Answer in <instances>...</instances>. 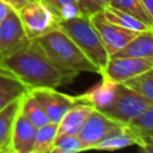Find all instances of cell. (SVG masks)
Here are the masks:
<instances>
[{
    "mask_svg": "<svg viewBox=\"0 0 153 153\" xmlns=\"http://www.w3.org/2000/svg\"><path fill=\"white\" fill-rule=\"evenodd\" d=\"M0 71L14 76L29 91L43 87L56 88L72 82L78 75L57 68L33 39L23 50L0 59Z\"/></svg>",
    "mask_w": 153,
    "mask_h": 153,
    "instance_id": "1",
    "label": "cell"
},
{
    "mask_svg": "<svg viewBox=\"0 0 153 153\" xmlns=\"http://www.w3.org/2000/svg\"><path fill=\"white\" fill-rule=\"evenodd\" d=\"M48 59L61 71L79 74L80 72L98 73V68L87 59L72 38L56 27L33 39Z\"/></svg>",
    "mask_w": 153,
    "mask_h": 153,
    "instance_id": "2",
    "label": "cell"
},
{
    "mask_svg": "<svg viewBox=\"0 0 153 153\" xmlns=\"http://www.w3.org/2000/svg\"><path fill=\"white\" fill-rule=\"evenodd\" d=\"M59 27L72 38L87 59L98 68V74H100L109 60V54L91 23L90 16L81 14L72 19L60 20Z\"/></svg>",
    "mask_w": 153,
    "mask_h": 153,
    "instance_id": "3",
    "label": "cell"
},
{
    "mask_svg": "<svg viewBox=\"0 0 153 153\" xmlns=\"http://www.w3.org/2000/svg\"><path fill=\"white\" fill-rule=\"evenodd\" d=\"M17 13L30 41L59 27V17L43 0L31 1Z\"/></svg>",
    "mask_w": 153,
    "mask_h": 153,
    "instance_id": "4",
    "label": "cell"
},
{
    "mask_svg": "<svg viewBox=\"0 0 153 153\" xmlns=\"http://www.w3.org/2000/svg\"><path fill=\"white\" fill-rule=\"evenodd\" d=\"M152 105L153 103L143 96L139 94L137 92L123 84H118L116 99L112 105L106 111H104V114L116 120L117 122L127 126Z\"/></svg>",
    "mask_w": 153,
    "mask_h": 153,
    "instance_id": "5",
    "label": "cell"
},
{
    "mask_svg": "<svg viewBox=\"0 0 153 153\" xmlns=\"http://www.w3.org/2000/svg\"><path fill=\"white\" fill-rule=\"evenodd\" d=\"M153 68V57L112 56L109 57L105 67L100 72L105 78L116 84H122Z\"/></svg>",
    "mask_w": 153,
    "mask_h": 153,
    "instance_id": "6",
    "label": "cell"
},
{
    "mask_svg": "<svg viewBox=\"0 0 153 153\" xmlns=\"http://www.w3.org/2000/svg\"><path fill=\"white\" fill-rule=\"evenodd\" d=\"M122 127H124V124L117 122L116 120L111 118L110 116L105 115L99 110L92 109L82 128L76 135L81 142L82 152L91 151V148L97 142H99L103 137H105L110 131Z\"/></svg>",
    "mask_w": 153,
    "mask_h": 153,
    "instance_id": "7",
    "label": "cell"
},
{
    "mask_svg": "<svg viewBox=\"0 0 153 153\" xmlns=\"http://www.w3.org/2000/svg\"><path fill=\"white\" fill-rule=\"evenodd\" d=\"M91 23L93 24L96 31L98 32L102 43L104 44L109 57L116 54L118 50H121L123 47H126L139 32L124 29L122 26H118L114 23H110L106 20L102 12L94 13L90 16Z\"/></svg>",
    "mask_w": 153,
    "mask_h": 153,
    "instance_id": "8",
    "label": "cell"
},
{
    "mask_svg": "<svg viewBox=\"0 0 153 153\" xmlns=\"http://www.w3.org/2000/svg\"><path fill=\"white\" fill-rule=\"evenodd\" d=\"M30 43L18 13L14 10H10L7 17L0 24V59L16 54Z\"/></svg>",
    "mask_w": 153,
    "mask_h": 153,
    "instance_id": "9",
    "label": "cell"
},
{
    "mask_svg": "<svg viewBox=\"0 0 153 153\" xmlns=\"http://www.w3.org/2000/svg\"><path fill=\"white\" fill-rule=\"evenodd\" d=\"M30 92L37 99L39 105L43 108L49 122L56 124H59L63 115L74 104L78 103L75 97L59 92L56 88L43 87V88L30 90Z\"/></svg>",
    "mask_w": 153,
    "mask_h": 153,
    "instance_id": "10",
    "label": "cell"
},
{
    "mask_svg": "<svg viewBox=\"0 0 153 153\" xmlns=\"http://www.w3.org/2000/svg\"><path fill=\"white\" fill-rule=\"evenodd\" d=\"M117 85L114 81H110L105 78H102L100 82L87 90L86 92L75 97L76 102L88 104L96 110L102 112L106 111L116 99L117 96Z\"/></svg>",
    "mask_w": 153,
    "mask_h": 153,
    "instance_id": "11",
    "label": "cell"
},
{
    "mask_svg": "<svg viewBox=\"0 0 153 153\" xmlns=\"http://www.w3.org/2000/svg\"><path fill=\"white\" fill-rule=\"evenodd\" d=\"M92 109V106L81 102L74 104L59 122L56 130V140L62 136H76L80 129L82 128L86 118L91 114Z\"/></svg>",
    "mask_w": 153,
    "mask_h": 153,
    "instance_id": "12",
    "label": "cell"
},
{
    "mask_svg": "<svg viewBox=\"0 0 153 153\" xmlns=\"http://www.w3.org/2000/svg\"><path fill=\"white\" fill-rule=\"evenodd\" d=\"M37 128L33 127L20 112L16 120L10 148L13 153H32Z\"/></svg>",
    "mask_w": 153,
    "mask_h": 153,
    "instance_id": "13",
    "label": "cell"
},
{
    "mask_svg": "<svg viewBox=\"0 0 153 153\" xmlns=\"http://www.w3.org/2000/svg\"><path fill=\"white\" fill-rule=\"evenodd\" d=\"M131 145H137L139 147H141L145 145V142L140 140L127 126H124L122 128L110 131L105 137H103L99 142H97L91 148V151L96 149V151L114 152V151H118V149H122Z\"/></svg>",
    "mask_w": 153,
    "mask_h": 153,
    "instance_id": "14",
    "label": "cell"
},
{
    "mask_svg": "<svg viewBox=\"0 0 153 153\" xmlns=\"http://www.w3.org/2000/svg\"><path fill=\"white\" fill-rule=\"evenodd\" d=\"M112 56L153 57V30L149 29L139 32L126 47H123Z\"/></svg>",
    "mask_w": 153,
    "mask_h": 153,
    "instance_id": "15",
    "label": "cell"
},
{
    "mask_svg": "<svg viewBox=\"0 0 153 153\" xmlns=\"http://www.w3.org/2000/svg\"><path fill=\"white\" fill-rule=\"evenodd\" d=\"M22 98L23 96L0 110V149L10 148L14 123L20 112Z\"/></svg>",
    "mask_w": 153,
    "mask_h": 153,
    "instance_id": "16",
    "label": "cell"
},
{
    "mask_svg": "<svg viewBox=\"0 0 153 153\" xmlns=\"http://www.w3.org/2000/svg\"><path fill=\"white\" fill-rule=\"evenodd\" d=\"M29 90L14 76L0 71V110L24 96Z\"/></svg>",
    "mask_w": 153,
    "mask_h": 153,
    "instance_id": "17",
    "label": "cell"
},
{
    "mask_svg": "<svg viewBox=\"0 0 153 153\" xmlns=\"http://www.w3.org/2000/svg\"><path fill=\"white\" fill-rule=\"evenodd\" d=\"M20 114L36 128H41L49 123V120L43 108L39 105L37 99L32 96L30 91H27L22 98Z\"/></svg>",
    "mask_w": 153,
    "mask_h": 153,
    "instance_id": "18",
    "label": "cell"
},
{
    "mask_svg": "<svg viewBox=\"0 0 153 153\" xmlns=\"http://www.w3.org/2000/svg\"><path fill=\"white\" fill-rule=\"evenodd\" d=\"M102 14L110 23H114V24H116L118 26H122L124 29H128V30H133V31H136V32L149 30V27L146 24H143L142 22H140L139 19H136L133 16H130V14H128V13L121 11V10H117V8H115L110 5L103 8Z\"/></svg>",
    "mask_w": 153,
    "mask_h": 153,
    "instance_id": "19",
    "label": "cell"
},
{
    "mask_svg": "<svg viewBox=\"0 0 153 153\" xmlns=\"http://www.w3.org/2000/svg\"><path fill=\"white\" fill-rule=\"evenodd\" d=\"M110 6L133 16L146 24L149 29H153V18L148 14L141 0H111Z\"/></svg>",
    "mask_w": 153,
    "mask_h": 153,
    "instance_id": "20",
    "label": "cell"
},
{
    "mask_svg": "<svg viewBox=\"0 0 153 153\" xmlns=\"http://www.w3.org/2000/svg\"><path fill=\"white\" fill-rule=\"evenodd\" d=\"M127 127L145 143L153 141V105L127 124Z\"/></svg>",
    "mask_w": 153,
    "mask_h": 153,
    "instance_id": "21",
    "label": "cell"
},
{
    "mask_svg": "<svg viewBox=\"0 0 153 153\" xmlns=\"http://www.w3.org/2000/svg\"><path fill=\"white\" fill-rule=\"evenodd\" d=\"M56 130H57V124L51 122H49L48 124L41 128H37L32 153H48L55 143Z\"/></svg>",
    "mask_w": 153,
    "mask_h": 153,
    "instance_id": "22",
    "label": "cell"
},
{
    "mask_svg": "<svg viewBox=\"0 0 153 153\" xmlns=\"http://www.w3.org/2000/svg\"><path fill=\"white\" fill-rule=\"evenodd\" d=\"M122 84L134 90L135 92H137L139 94L143 96L145 98H147L149 102L153 103V68Z\"/></svg>",
    "mask_w": 153,
    "mask_h": 153,
    "instance_id": "23",
    "label": "cell"
},
{
    "mask_svg": "<svg viewBox=\"0 0 153 153\" xmlns=\"http://www.w3.org/2000/svg\"><path fill=\"white\" fill-rule=\"evenodd\" d=\"M59 17L60 20L72 19L81 16L79 0H43Z\"/></svg>",
    "mask_w": 153,
    "mask_h": 153,
    "instance_id": "24",
    "label": "cell"
},
{
    "mask_svg": "<svg viewBox=\"0 0 153 153\" xmlns=\"http://www.w3.org/2000/svg\"><path fill=\"white\" fill-rule=\"evenodd\" d=\"M79 152H82V147L78 136H62L55 140L53 148L48 153H79Z\"/></svg>",
    "mask_w": 153,
    "mask_h": 153,
    "instance_id": "25",
    "label": "cell"
},
{
    "mask_svg": "<svg viewBox=\"0 0 153 153\" xmlns=\"http://www.w3.org/2000/svg\"><path fill=\"white\" fill-rule=\"evenodd\" d=\"M111 0H79V8L81 14L91 16L102 12L104 7L109 6Z\"/></svg>",
    "mask_w": 153,
    "mask_h": 153,
    "instance_id": "26",
    "label": "cell"
},
{
    "mask_svg": "<svg viewBox=\"0 0 153 153\" xmlns=\"http://www.w3.org/2000/svg\"><path fill=\"white\" fill-rule=\"evenodd\" d=\"M4 2H6L12 10H14L16 12L19 11L20 8H23L25 5H27L29 2L33 1V0H2Z\"/></svg>",
    "mask_w": 153,
    "mask_h": 153,
    "instance_id": "27",
    "label": "cell"
},
{
    "mask_svg": "<svg viewBox=\"0 0 153 153\" xmlns=\"http://www.w3.org/2000/svg\"><path fill=\"white\" fill-rule=\"evenodd\" d=\"M10 10H11V7H10L6 2H4L2 0H0V24H1V22L7 17Z\"/></svg>",
    "mask_w": 153,
    "mask_h": 153,
    "instance_id": "28",
    "label": "cell"
},
{
    "mask_svg": "<svg viewBox=\"0 0 153 153\" xmlns=\"http://www.w3.org/2000/svg\"><path fill=\"white\" fill-rule=\"evenodd\" d=\"M143 7L146 8V11L148 12V14L153 18V0H141Z\"/></svg>",
    "mask_w": 153,
    "mask_h": 153,
    "instance_id": "29",
    "label": "cell"
},
{
    "mask_svg": "<svg viewBox=\"0 0 153 153\" xmlns=\"http://www.w3.org/2000/svg\"><path fill=\"white\" fill-rule=\"evenodd\" d=\"M139 153H153V141L146 142L143 146H141Z\"/></svg>",
    "mask_w": 153,
    "mask_h": 153,
    "instance_id": "30",
    "label": "cell"
},
{
    "mask_svg": "<svg viewBox=\"0 0 153 153\" xmlns=\"http://www.w3.org/2000/svg\"><path fill=\"white\" fill-rule=\"evenodd\" d=\"M11 148H5V149H0V153H10Z\"/></svg>",
    "mask_w": 153,
    "mask_h": 153,
    "instance_id": "31",
    "label": "cell"
},
{
    "mask_svg": "<svg viewBox=\"0 0 153 153\" xmlns=\"http://www.w3.org/2000/svg\"><path fill=\"white\" fill-rule=\"evenodd\" d=\"M10 153H13V152H12V151H11V152H10Z\"/></svg>",
    "mask_w": 153,
    "mask_h": 153,
    "instance_id": "32",
    "label": "cell"
}]
</instances>
